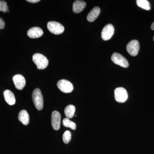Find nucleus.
Instances as JSON below:
<instances>
[{"label": "nucleus", "mask_w": 154, "mask_h": 154, "mask_svg": "<svg viewBox=\"0 0 154 154\" xmlns=\"http://www.w3.org/2000/svg\"><path fill=\"white\" fill-rule=\"evenodd\" d=\"M51 125L54 130H58L60 128L61 124L60 113L57 111H54L51 114Z\"/></svg>", "instance_id": "9"}, {"label": "nucleus", "mask_w": 154, "mask_h": 154, "mask_svg": "<svg viewBox=\"0 0 154 154\" xmlns=\"http://www.w3.org/2000/svg\"><path fill=\"white\" fill-rule=\"evenodd\" d=\"M57 86L61 91L66 94L71 93L73 90V86L72 83L66 80H60L58 82Z\"/></svg>", "instance_id": "6"}, {"label": "nucleus", "mask_w": 154, "mask_h": 154, "mask_svg": "<svg viewBox=\"0 0 154 154\" xmlns=\"http://www.w3.org/2000/svg\"><path fill=\"white\" fill-rule=\"evenodd\" d=\"M4 96L5 100L8 105H13L16 103V98L12 91L8 90H6L4 91Z\"/></svg>", "instance_id": "12"}, {"label": "nucleus", "mask_w": 154, "mask_h": 154, "mask_svg": "<svg viewBox=\"0 0 154 154\" xmlns=\"http://www.w3.org/2000/svg\"><path fill=\"white\" fill-rule=\"evenodd\" d=\"M28 36L31 38H37L41 37L43 34V31L39 27H33L30 28L27 32Z\"/></svg>", "instance_id": "11"}, {"label": "nucleus", "mask_w": 154, "mask_h": 154, "mask_svg": "<svg viewBox=\"0 0 154 154\" xmlns=\"http://www.w3.org/2000/svg\"><path fill=\"white\" fill-rule=\"evenodd\" d=\"M153 40H154V36H153Z\"/></svg>", "instance_id": "24"}, {"label": "nucleus", "mask_w": 154, "mask_h": 154, "mask_svg": "<svg viewBox=\"0 0 154 154\" xmlns=\"http://www.w3.org/2000/svg\"><path fill=\"white\" fill-rule=\"evenodd\" d=\"M32 97L33 104L36 109L38 110H42L43 107L44 100L40 89L38 88L35 89L32 93Z\"/></svg>", "instance_id": "1"}, {"label": "nucleus", "mask_w": 154, "mask_h": 154, "mask_svg": "<svg viewBox=\"0 0 154 154\" xmlns=\"http://www.w3.org/2000/svg\"><path fill=\"white\" fill-rule=\"evenodd\" d=\"M75 107L73 105H70L67 106L65 108L64 113L67 118L70 119L72 118L74 116Z\"/></svg>", "instance_id": "16"}, {"label": "nucleus", "mask_w": 154, "mask_h": 154, "mask_svg": "<svg viewBox=\"0 0 154 154\" xmlns=\"http://www.w3.org/2000/svg\"><path fill=\"white\" fill-rule=\"evenodd\" d=\"M126 50L130 55L135 57L137 55L140 50V44L137 40H131L126 46Z\"/></svg>", "instance_id": "7"}, {"label": "nucleus", "mask_w": 154, "mask_h": 154, "mask_svg": "<svg viewBox=\"0 0 154 154\" xmlns=\"http://www.w3.org/2000/svg\"><path fill=\"white\" fill-rule=\"evenodd\" d=\"M111 59L114 63L122 67L127 68L129 66V63L127 60L118 53H114L112 54Z\"/></svg>", "instance_id": "4"}, {"label": "nucleus", "mask_w": 154, "mask_h": 154, "mask_svg": "<svg viewBox=\"0 0 154 154\" xmlns=\"http://www.w3.org/2000/svg\"><path fill=\"white\" fill-rule=\"evenodd\" d=\"M137 4L138 7L142 8L147 11L150 10V5L148 1L146 0H137Z\"/></svg>", "instance_id": "18"}, {"label": "nucleus", "mask_w": 154, "mask_h": 154, "mask_svg": "<svg viewBox=\"0 0 154 154\" xmlns=\"http://www.w3.org/2000/svg\"><path fill=\"white\" fill-rule=\"evenodd\" d=\"M27 2L31 3H36L40 2V0H27Z\"/></svg>", "instance_id": "22"}, {"label": "nucleus", "mask_w": 154, "mask_h": 154, "mask_svg": "<svg viewBox=\"0 0 154 154\" xmlns=\"http://www.w3.org/2000/svg\"><path fill=\"white\" fill-rule=\"evenodd\" d=\"M100 9L99 7H96L94 8L88 14L87 19L89 22H93L98 17L100 14Z\"/></svg>", "instance_id": "14"}, {"label": "nucleus", "mask_w": 154, "mask_h": 154, "mask_svg": "<svg viewBox=\"0 0 154 154\" xmlns=\"http://www.w3.org/2000/svg\"><path fill=\"white\" fill-rule=\"evenodd\" d=\"M33 61L38 69H44L48 65V60L47 57L41 54L36 53L33 54Z\"/></svg>", "instance_id": "2"}, {"label": "nucleus", "mask_w": 154, "mask_h": 154, "mask_svg": "<svg viewBox=\"0 0 154 154\" xmlns=\"http://www.w3.org/2000/svg\"><path fill=\"white\" fill-rule=\"evenodd\" d=\"M0 11L5 13L6 12H9L8 7L5 1H0Z\"/></svg>", "instance_id": "20"}, {"label": "nucleus", "mask_w": 154, "mask_h": 154, "mask_svg": "<svg viewBox=\"0 0 154 154\" xmlns=\"http://www.w3.org/2000/svg\"><path fill=\"white\" fill-rule=\"evenodd\" d=\"M63 125L65 127L69 128L73 130L76 128V125L73 122L71 121L69 119L66 118L63 120Z\"/></svg>", "instance_id": "17"}, {"label": "nucleus", "mask_w": 154, "mask_h": 154, "mask_svg": "<svg viewBox=\"0 0 154 154\" xmlns=\"http://www.w3.org/2000/svg\"><path fill=\"white\" fill-rule=\"evenodd\" d=\"M86 3L83 1H76L73 3L72 11L75 14L81 13L86 7Z\"/></svg>", "instance_id": "13"}, {"label": "nucleus", "mask_w": 154, "mask_h": 154, "mask_svg": "<svg viewBox=\"0 0 154 154\" xmlns=\"http://www.w3.org/2000/svg\"><path fill=\"white\" fill-rule=\"evenodd\" d=\"M47 28L50 32L55 35L61 34L65 30L63 25L59 22L54 21L48 22L47 24Z\"/></svg>", "instance_id": "3"}, {"label": "nucleus", "mask_w": 154, "mask_h": 154, "mask_svg": "<svg viewBox=\"0 0 154 154\" xmlns=\"http://www.w3.org/2000/svg\"><path fill=\"white\" fill-rule=\"evenodd\" d=\"M72 135L71 132L69 131H66L64 133L63 135V140L64 143L68 144L70 141L71 140Z\"/></svg>", "instance_id": "19"}, {"label": "nucleus", "mask_w": 154, "mask_h": 154, "mask_svg": "<svg viewBox=\"0 0 154 154\" xmlns=\"http://www.w3.org/2000/svg\"><path fill=\"white\" fill-rule=\"evenodd\" d=\"M114 98L116 101L119 103L125 102L128 98L126 90L123 88H116L114 91Z\"/></svg>", "instance_id": "5"}, {"label": "nucleus", "mask_w": 154, "mask_h": 154, "mask_svg": "<svg viewBox=\"0 0 154 154\" xmlns=\"http://www.w3.org/2000/svg\"><path fill=\"white\" fill-rule=\"evenodd\" d=\"M13 82L17 89L22 90L26 85V81L24 76L21 75H16L13 78Z\"/></svg>", "instance_id": "10"}, {"label": "nucleus", "mask_w": 154, "mask_h": 154, "mask_svg": "<svg viewBox=\"0 0 154 154\" xmlns=\"http://www.w3.org/2000/svg\"><path fill=\"white\" fill-rule=\"evenodd\" d=\"M5 27V21L3 20L2 18H0V29H4Z\"/></svg>", "instance_id": "21"}, {"label": "nucleus", "mask_w": 154, "mask_h": 154, "mask_svg": "<svg viewBox=\"0 0 154 154\" xmlns=\"http://www.w3.org/2000/svg\"><path fill=\"white\" fill-rule=\"evenodd\" d=\"M114 28L112 24H109L105 25L102 32V38L105 41L109 40L113 35Z\"/></svg>", "instance_id": "8"}, {"label": "nucleus", "mask_w": 154, "mask_h": 154, "mask_svg": "<svg viewBox=\"0 0 154 154\" xmlns=\"http://www.w3.org/2000/svg\"><path fill=\"white\" fill-rule=\"evenodd\" d=\"M18 119L20 122L25 125H27L29 123L30 117L28 112L26 110H22L19 112Z\"/></svg>", "instance_id": "15"}, {"label": "nucleus", "mask_w": 154, "mask_h": 154, "mask_svg": "<svg viewBox=\"0 0 154 154\" xmlns=\"http://www.w3.org/2000/svg\"><path fill=\"white\" fill-rule=\"evenodd\" d=\"M151 28L152 30H154V22H153L152 24Z\"/></svg>", "instance_id": "23"}]
</instances>
